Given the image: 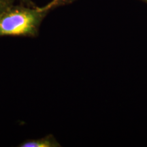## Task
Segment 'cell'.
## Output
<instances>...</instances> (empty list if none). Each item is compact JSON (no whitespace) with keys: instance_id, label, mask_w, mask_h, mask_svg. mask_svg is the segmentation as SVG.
Listing matches in <instances>:
<instances>
[{"instance_id":"3957f363","label":"cell","mask_w":147,"mask_h":147,"mask_svg":"<svg viewBox=\"0 0 147 147\" xmlns=\"http://www.w3.org/2000/svg\"><path fill=\"white\" fill-rule=\"evenodd\" d=\"M76 0H52L50 2L48 3L47 5L41 7V8L42 10L51 12V10H54V9L57 8H59V7L71 4V3L74 2Z\"/></svg>"},{"instance_id":"277c9868","label":"cell","mask_w":147,"mask_h":147,"mask_svg":"<svg viewBox=\"0 0 147 147\" xmlns=\"http://www.w3.org/2000/svg\"><path fill=\"white\" fill-rule=\"evenodd\" d=\"M15 0H0V15L14 4Z\"/></svg>"},{"instance_id":"5b68a950","label":"cell","mask_w":147,"mask_h":147,"mask_svg":"<svg viewBox=\"0 0 147 147\" xmlns=\"http://www.w3.org/2000/svg\"><path fill=\"white\" fill-rule=\"evenodd\" d=\"M20 3H23V4L28 5V6L31 7H36L37 5L35 4V3L33 2L32 0H18Z\"/></svg>"},{"instance_id":"7a4b0ae2","label":"cell","mask_w":147,"mask_h":147,"mask_svg":"<svg viewBox=\"0 0 147 147\" xmlns=\"http://www.w3.org/2000/svg\"><path fill=\"white\" fill-rule=\"evenodd\" d=\"M18 147H59L61 144L52 134L38 139H33L22 142Z\"/></svg>"},{"instance_id":"6da1fadb","label":"cell","mask_w":147,"mask_h":147,"mask_svg":"<svg viewBox=\"0 0 147 147\" xmlns=\"http://www.w3.org/2000/svg\"><path fill=\"white\" fill-rule=\"evenodd\" d=\"M49 12L41 7L14 4L0 15V37L38 36L42 21Z\"/></svg>"},{"instance_id":"8992f818","label":"cell","mask_w":147,"mask_h":147,"mask_svg":"<svg viewBox=\"0 0 147 147\" xmlns=\"http://www.w3.org/2000/svg\"><path fill=\"white\" fill-rule=\"evenodd\" d=\"M140 1H144V2H145V3H147V0H140Z\"/></svg>"}]
</instances>
